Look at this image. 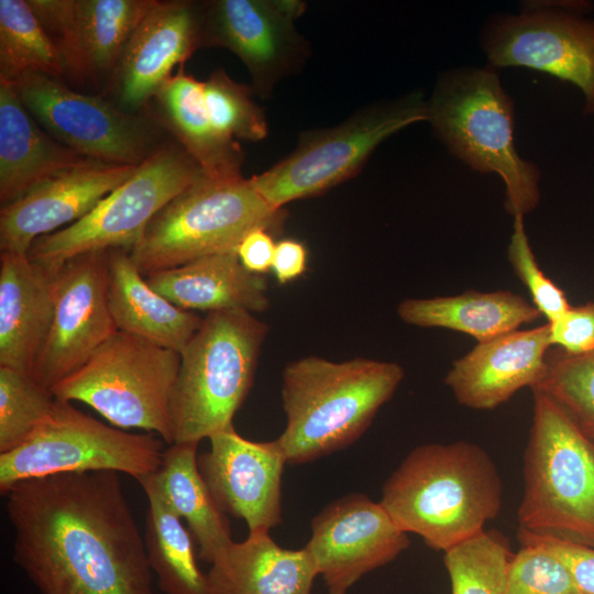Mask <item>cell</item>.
Masks as SVG:
<instances>
[{
    "label": "cell",
    "instance_id": "obj_4",
    "mask_svg": "<svg viewBox=\"0 0 594 594\" xmlns=\"http://www.w3.org/2000/svg\"><path fill=\"white\" fill-rule=\"evenodd\" d=\"M515 121L514 100L487 64L442 70L427 99L433 136L472 170L503 180L504 207L513 218L534 211L541 199L540 169L517 151Z\"/></svg>",
    "mask_w": 594,
    "mask_h": 594
},
{
    "label": "cell",
    "instance_id": "obj_6",
    "mask_svg": "<svg viewBox=\"0 0 594 594\" xmlns=\"http://www.w3.org/2000/svg\"><path fill=\"white\" fill-rule=\"evenodd\" d=\"M267 333L268 326L252 312H208L180 352L172 400L174 443H199L233 426Z\"/></svg>",
    "mask_w": 594,
    "mask_h": 594
},
{
    "label": "cell",
    "instance_id": "obj_12",
    "mask_svg": "<svg viewBox=\"0 0 594 594\" xmlns=\"http://www.w3.org/2000/svg\"><path fill=\"white\" fill-rule=\"evenodd\" d=\"M163 448L152 435L112 428L56 399L52 414L22 444L0 453V492L69 472L113 471L139 481L158 470Z\"/></svg>",
    "mask_w": 594,
    "mask_h": 594
},
{
    "label": "cell",
    "instance_id": "obj_18",
    "mask_svg": "<svg viewBox=\"0 0 594 594\" xmlns=\"http://www.w3.org/2000/svg\"><path fill=\"white\" fill-rule=\"evenodd\" d=\"M209 440L211 448L197 457V465L220 510L243 519L249 532L270 531L279 525L287 461L277 441L248 440L234 426Z\"/></svg>",
    "mask_w": 594,
    "mask_h": 594
},
{
    "label": "cell",
    "instance_id": "obj_33",
    "mask_svg": "<svg viewBox=\"0 0 594 594\" xmlns=\"http://www.w3.org/2000/svg\"><path fill=\"white\" fill-rule=\"evenodd\" d=\"M554 400L594 440V351L569 355L549 351L541 381L531 389Z\"/></svg>",
    "mask_w": 594,
    "mask_h": 594
},
{
    "label": "cell",
    "instance_id": "obj_28",
    "mask_svg": "<svg viewBox=\"0 0 594 594\" xmlns=\"http://www.w3.org/2000/svg\"><path fill=\"white\" fill-rule=\"evenodd\" d=\"M397 315L408 324L462 332L477 343L518 330L542 317L531 302L509 290H469L454 296L408 298L398 305Z\"/></svg>",
    "mask_w": 594,
    "mask_h": 594
},
{
    "label": "cell",
    "instance_id": "obj_21",
    "mask_svg": "<svg viewBox=\"0 0 594 594\" xmlns=\"http://www.w3.org/2000/svg\"><path fill=\"white\" fill-rule=\"evenodd\" d=\"M551 346L547 322L515 330L477 343L452 363L444 383L460 405L494 409L519 389H532L541 381Z\"/></svg>",
    "mask_w": 594,
    "mask_h": 594
},
{
    "label": "cell",
    "instance_id": "obj_27",
    "mask_svg": "<svg viewBox=\"0 0 594 594\" xmlns=\"http://www.w3.org/2000/svg\"><path fill=\"white\" fill-rule=\"evenodd\" d=\"M108 301L118 331L179 353L204 320L154 290L123 249L109 250Z\"/></svg>",
    "mask_w": 594,
    "mask_h": 594
},
{
    "label": "cell",
    "instance_id": "obj_23",
    "mask_svg": "<svg viewBox=\"0 0 594 594\" xmlns=\"http://www.w3.org/2000/svg\"><path fill=\"white\" fill-rule=\"evenodd\" d=\"M145 278L154 290L186 310L255 314L270 307L266 279L244 268L237 252L202 256Z\"/></svg>",
    "mask_w": 594,
    "mask_h": 594
},
{
    "label": "cell",
    "instance_id": "obj_3",
    "mask_svg": "<svg viewBox=\"0 0 594 594\" xmlns=\"http://www.w3.org/2000/svg\"><path fill=\"white\" fill-rule=\"evenodd\" d=\"M404 376L398 363L366 358L310 355L288 363L282 383L286 426L275 439L287 463L312 462L354 443Z\"/></svg>",
    "mask_w": 594,
    "mask_h": 594
},
{
    "label": "cell",
    "instance_id": "obj_40",
    "mask_svg": "<svg viewBox=\"0 0 594 594\" xmlns=\"http://www.w3.org/2000/svg\"><path fill=\"white\" fill-rule=\"evenodd\" d=\"M276 243L266 229L249 232L237 248L241 264L249 272L263 275L272 267Z\"/></svg>",
    "mask_w": 594,
    "mask_h": 594
},
{
    "label": "cell",
    "instance_id": "obj_1",
    "mask_svg": "<svg viewBox=\"0 0 594 594\" xmlns=\"http://www.w3.org/2000/svg\"><path fill=\"white\" fill-rule=\"evenodd\" d=\"M4 496L13 559L41 594H154L118 472L30 479Z\"/></svg>",
    "mask_w": 594,
    "mask_h": 594
},
{
    "label": "cell",
    "instance_id": "obj_34",
    "mask_svg": "<svg viewBox=\"0 0 594 594\" xmlns=\"http://www.w3.org/2000/svg\"><path fill=\"white\" fill-rule=\"evenodd\" d=\"M56 398L31 375L0 366V453L22 444L52 414Z\"/></svg>",
    "mask_w": 594,
    "mask_h": 594
},
{
    "label": "cell",
    "instance_id": "obj_10",
    "mask_svg": "<svg viewBox=\"0 0 594 594\" xmlns=\"http://www.w3.org/2000/svg\"><path fill=\"white\" fill-rule=\"evenodd\" d=\"M206 177L178 144L157 146L134 173L80 220L36 239L31 261L57 272L79 254L131 251L154 216L173 198Z\"/></svg>",
    "mask_w": 594,
    "mask_h": 594
},
{
    "label": "cell",
    "instance_id": "obj_25",
    "mask_svg": "<svg viewBox=\"0 0 594 594\" xmlns=\"http://www.w3.org/2000/svg\"><path fill=\"white\" fill-rule=\"evenodd\" d=\"M151 102L157 123L174 136L207 178L227 180L243 177V151L238 141L223 135L211 121L204 81L180 67Z\"/></svg>",
    "mask_w": 594,
    "mask_h": 594
},
{
    "label": "cell",
    "instance_id": "obj_2",
    "mask_svg": "<svg viewBox=\"0 0 594 594\" xmlns=\"http://www.w3.org/2000/svg\"><path fill=\"white\" fill-rule=\"evenodd\" d=\"M380 503L403 531L444 552L497 517L503 482L492 457L476 443L421 444L385 481Z\"/></svg>",
    "mask_w": 594,
    "mask_h": 594
},
{
    "label": "cell",
    "instance_id": "obj_36",
    "mask_svg": "<svg viewBox=\"0 0 594 594\" xmlns=\"http://www.w3.org/2000/svg\"><path fill=\"white\" fill-rule=\"evenodd\" d=\"M506 594H583L568 566L542 546L521 542L513 553Z\"/></svg>",
    "mask_w": 594,
    "mask_h": 594
},
{
    "label": "cell",
    "instance_id": "obj_39",
    "mask_svg": "<svg viewBox=\"0 0 594 594\" xmlns=\"http://www.w3.org/2000/svg\"><path fill=\"white\" fill-rule=\"evenodd\" d=\"M517 538L520 543H536L554 553L568 566L581 592L594 594V547L520 529Z\"/></svg>",
    "mask_w": 594,
    "mask_h": 594
},
{
    "label": "cell",
    "instance_id": "obj_11",
    "mask_svg": "<svg viewBox=\"0 0 594 594\" xmlns=\"http://www.w3.org/2000/svg\"><path fill=\"white\" fill-rule=\"evenodd\" d=\"M586 0H526L518 12H493L479 44L493 68L525 67L576 86L594 116V19Z\"/></svg>",
    "mask_w": 594,
    "mask_h": 594
},
{
    "label": "cell",
    "instance_id": "obj_8",
    "mask_svg": "<svg viewBox=\"0 0 594 594\" xmlns=\"http://www.w3.org/2000/svg\"><path fill=\"white\" fill-rule=\"evenodd\" d=\"M180 353L117 331L53 387L57 400L87 404L113 426L155 431L174 443L172 400Z\"/></svg>",
    "mask_w": 594,
    "mask_h": 594
},
{
    "label": "cell",
    "instance_id": "obj_17",
    "mask_svg": "<svg viewBox=\"0 0 594 594\" xmlns=\"http://www.w3.org/2000/svg\"><path fill=\"white\" fill-rule=\"evenodd\" d=\"M75 84H108L156 0H28Z\"/></svg>",
    "mask_w": 594,
    "mask_h": 594
},
{
    "label": "cell",
    "instance_id": "obj_38",
    "mask_svg": "<svg viewBox=\"0 0 594 594\" xmlns=\"http://www.w3.org/2000/svg\"><path fill=\"white\" fill-rule=\"evenodd\" d=\"M547 323L551 345L565 354L583 355L594 351V300L571 306Z\"/></svg>",
    "mask_w": 594,
    "mask_h": 594
},
{
    "label": "cell",
    "instance_id": "obj_13",
    "mask_svg": "<svg viewBox=\"0 0 594 594\" xmlns=\"http://www.w3.org/2000/svg\"><path fill=\"white\" fill-rule=\"evenodd\" d=\"M8 84L52 138L85 157L138 166L157 147L143 118L101 96L78 92L38 73Z\"/></svg>",
    "mask_w": 594,
    "mask_h": 594
},
{
    "label": "cell",
    "instance_id": "obj_41",
    "mask_svg": "<svg viewBox=\"0 0 594 594\" xmlns=\"http://www.w3.org/2000/svg\"><path fill=\"white\" fill-rule=\"evenodd\" d=\"M307 268L306 246L293 239H284L276 242L271 270L275 278L282 285L295 280Z\"/></svg>",
    "mask_w": 594,
    "mask_h": 594
},
{
    "label": "cell",
    "instance_id": "obj_14",
    "mask_svg": "<svg viewBox=\"0 0 594 594\" xmlns=\"http://www.w3.org/2000/svg\"><path fill=\"white\" fill-rule=\"evenodd\" d=\"M201 48L235 54L252 78V90L268 97L274 86L299 66L307 43L295 20L305 3L295 0H211L199 2Z\"/></svg>",
    "mask_w": 594,
    "mask_h": 594
},
{
    "label": "cell",
    "instance_id": "obj_31",
    "mask_svg": "<svg viewBox=\"0 0 594 594\" xmlns=\"http://www.w3.org/2000/svg\"><path fill=\"white\" fill-rule=\"evenodd\" d=\"M26 73L62 78L59 52L28 0H0V80Z\"/></svg>",
    "mask_w": 594,
    "mask_h": 594
},
{
    "label": "cell",
    "instance_id": "obj_30",
    "mask_svg": "<svg viewBox=\"0 0 594 594\" xmlns=\"http://www.w3.org/2000/svg\"><path fill=\"white\" fill-rule=\"evenodd\" d=\"M147 497L145 547L157 584L165 594H210L207 574L197 565L191 534L173 512L153 474L139 480Z\"/></svg>",
    "mask_w": 594,
    "mask_h": 594
},
{
    "label": "cell",
    "instance_id": "obj_22",
    "mask_svg": "<svg viewBox=\"0 0 594 594\" xmlns=\"http://www.w3.org/2000/svg\"><path fill=\"white\" fill-rule=\"evenodd\" d=\"M57 272L28 254H0V366L31 375L50 331Z\"/></svg>",
    "mask_w": 594,
    "mask_h": 594
},
{
    "label": "cell",
    "instance_id": "obj_24",
    "mask_svg": "<svg viewBox=\"0 0 594 594\" xmlns=\"http://www.w3.org/2000/svg\"><path fill=\"white\" fill-rule=\"evenodd\" d=\"M318 576L304 547H279L270 531L249 532L215 560L207 573L210 594H311Z\"/></svg>",
    "mask_w": 594,
    "mask_h": 594
},
{
    "label": "cell",
    "instance_id": "obj_32",
    "mask_svg": "<svg viewBox=\"0 0 594 594\" xmlns=\"http://www.w3.org/2000/svg\"><path fill=\"white\" fill-rule=\"evenodd\" d=\"M512 551L498 531L484 530L444 551L451 594H506Z\"/></svg>",
    "mask_w": 594,
    "mask_h": 594
},
{
    "label": "cell",
    "instance_id": "obj_20",
    "mask_svg": "<svg viewBox=\"0 0 594 594\" xmlns=\"http://www.w3.org/2000/svg\"><path fill=\"white\" fill-rule=\"evenodd\" d=\"M136 166L88 158L1 207L0 249L28 254L33 242L88 215Z\"/></svg>",
    "mask_w": 594,
    "mask_h": 594
},
{
    "label": "cell",
    "instance_id": "obj_16",
    "mask_svg": "<svg viewBox=\"0 0 594 594\" xmlns=\"http://www.w3.org/2000/svg\"><path fill=\"white\" fill-rule=\"evenodd\" d=\"M408 536L380 502L351 493L330 502L311 519L305 548L328 594H348L363 575L405 551L410 544Z\"/></svg>",
    "mask_w": 594,
    "mask_h": 594
},
{
    "label": "cell",
    "instance_id": "obj_9",
    "mask_svg": "<svg viewBox=\"0 0 594 594\" xmlns=\"http://www.w3.org/2000/svg\"><path fill=\"white\" fill-rule=\"evenodd\" d=\"M426 118L421 91L372 103L336 127L304 132L292 153L250 182L268 205L284 209L352 178L382 142Z\"/></svg>",
    "mask_w": 594,
    "mask_h": 594
},
{
    "label": "cell",
    "instance_id": "obj_5",
    "mask_svg": "<svg viewBox=\"0 0 594 594\" xmlns=\"http://www.w3.org/2000/svg\"><path fill=\"white\" fill-rule=\"evenodd\" d=\"M532 394L518 529L594 547V440L554 400Z\"/></svg>",
    "mask_w": 594,
    "mask_h": 594
},
{
    "label": "cell",
    "instance_id": "obj_19",
    "mask_svg": "<svg viewBox=\"0 0 594 594\" xmlns=\"http://www.w3.org/2000/svg\"><path fill=\"white\" fill-rule=\"evenodd\" d=\"M201 48L199 2L157 1L130 37L107 84L112 101L136 114Z\"/></svg>",
    "mask_w": 594,
    "mask_h": 594
},
{
    "label": "cell",
    "instance_id": "obj_35",
    "mask_svg": "<svg viewBox=\"0 0 594 594\" xmlns=\"http://www.w3.org/2000/svg\"><path fill=\"white\" fill-rule=\"evenodd\" d=\"M204 94L210 119L223 135L252 142L266 138V118L253 101L251 87L219 68L204 81Z\"/></svg>",
    "mask_w": 594,
    "mask_h": 594
},
{
    "label": "cell",
    "instance_id": "obj_37",
    "mask_svg": "<svg viewBox=\"0 0 594 594\" xmlns=\"http://www.w3.org/2000/svg\"><path fill=\"white\" fill-rule=\"evenodd\" d=\"M513 219V232L507 249L509 264L527 288L531 304L547 322L553 321L571 305L565 293L539 267L525 230L524 216H516Z\"/></svg>",
    "mask_w": 594,
    "mask_h": 594
},
{
    "label": "cell",
    "instance_id": "obj_26",
    "mask_svg": "<svg viewBox=\"0 0 594 594\" xmlns=\"http://www.w3.org/2000/svg\"><path fill=\"white\" fill-rule=\"evenodd\" d=\"M88 160L52 138L0 80V202L16 200L55 174Z\"/></svg>",
    "mask_w": 594,
    "mask_h": 594
},
{
    "label": "cell",
    "instance_id": "obj_29",
    "mask_svg": "<svg viewBox=\"0 0 594 594\" xmlns=\"http://www.w3.org/2000/svg\"><path fill=\"white\" fill-rule=\"evenodd\" d=\"M197 449L198 442L170 444L153 477L173 512L186 520L199 544V558L212 564L233 540L227 515L198 470Z\"/></svg>",
    "mask_w": 594,
    "mask_h": 594
},
{
    "label": "cell",
    "instance_id": "obj_15",
    "mask_svg": "<svg viewBox=\"0 0 594 594\" xmlns=\"http://www.w3.org/2000/svg\"><path fill=\"white\" fill-rule=\"evenodd\" d=\"M109 250L66 261L55 277V306L31 376L52 392L81 367L118 329L108 301Z\"/></svg>",
    "mask_w": 594,
    "mask_h": 594
},
{
    "label": "cell",
    "instance_id": "obj_7",
    "mask_svg": "<svg viewBox=\"0 0 594 594\" xmlns=\"http://www.w3.org/2000/svg\"><path fill=\"white\" fill-rule=\"evenodd\" d=\"M284 216V209L268 205L250 179L204 177L154 216L130 254L146 277L202 256L237 252L249 232L270 231Z\"/></svg>",
    "mask_w": 594,
    "mask_h": 594
}]
</instances>
